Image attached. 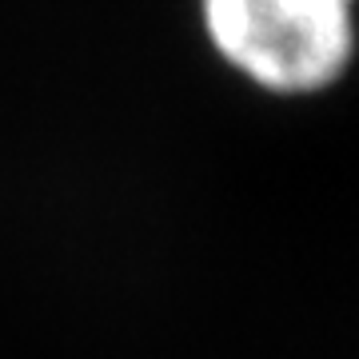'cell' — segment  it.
I'll return each mask as SVG.
<instances>
[{
  "instance_id": "6da1fadb",
  "label": "cell",
  "mask_w": 359,
  "mask_h": 359,
  "mask_svg": "<svg viewBox=\"0 0 359 359\" xmlns=\"http://www.w3.org/2000/svg\"><path fill=\"white\" fill-rule=\"evenodd\" d=\"M355 0H204L212 44L271 92L327 88L355 52Z\"/></svg>"
}]
</instances>
